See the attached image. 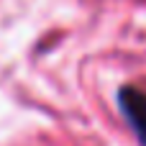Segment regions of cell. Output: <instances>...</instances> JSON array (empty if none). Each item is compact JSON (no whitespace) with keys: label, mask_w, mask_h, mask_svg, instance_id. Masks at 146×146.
<instances>
[{"label":"cell","mask_w":146,"mask_h":146,"mask_svg":"<svg viewBox=\"0 0 146 146\" xmlns=\"http://www.w3.org/2000/svg\"><path fill=\"white\" fill-rule=\"evenodd\" d=\"M118 108L128 123V128L133 131V136L139 139V144L146 146V92L126 85L118 92Z\"/></svg>","instance_id":"obj_1"}]
</instances>
